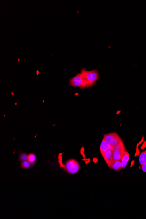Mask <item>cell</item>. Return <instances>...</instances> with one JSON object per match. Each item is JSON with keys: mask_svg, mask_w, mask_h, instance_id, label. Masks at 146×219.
I'll return each instance as SVG.
<instances>
[{"mask_svg": "<svg viewBox=\"0 0 146 219\" xmlns=\"http://www.w3.org/2000/svg\"><path fill=\"white\" fill-rule=\"evenodd\" d=\"M21 166L22 168L23 169H27L29 168L30 166V163L28 161H25L22 162L21 164Z\"/></svg>", "mask_w": 146, "mask_h": 219, "instance_id": "cell-12", "label": "cell"}, {"mask_svg": "<svg viewBox=\"0 0 146 219\" xmlns=\"http://www.w3.org/2000/svg\"><path fill=\"white\" fill-rule=\"evenodd\" d=\"M110 168L116 171H119L123 169L121 161L114 160Z\"/></svg>", "mask_w": 146, "mask_h": 219, "instance_id": "cell-7", "label": "cell"}, {"mask_svg": "<svg viewBox=\"0 0 146 219\" xmlns=\"http://www.w3.org/2000/svg\"><path fill=\"white\" fill-rule=\"evenodd\" d=\"M102 157L105 161L107 165L110 168L112 162L114 161L113 151L112 150H108Z\"/></svg>", "mask_w": 146, "mask_h": 219, "instance_id": "cell-5", "label": "cell"}, {"mask_svg": "<svg viewBox=\"0 0 146 219\" xmlns=\"http://www.w3.org/2000/svg\"><path fill=\"white\" fill-rule=\"evenodd\" d=\"M103 138L105 140L109 145L113 146L119 143L123 142L120 136L116 133H111L106 134Z\"/></svg>", "mask_w": 146, "mask_h": 219, "instance_id": "cell-4", "label": "cell"}, {"mask_svg": "<svg viewBox=\"0 0 146 219\" xmlns=\"http://www.w3.org/2000/svg\"><path fill=\"white\" fill-rule=\"evenodd\" d=\"M36 160V155L33 153H30L29 154L28 157V161L30 163H33Z\"/></svg>", "mask_w": 146, "mask_h": 219, "instance_id": "cell-11", "label": "cell"}, {"mask_svg": "<svg viewBox=\"0 0 146 219\" xmlns=\"http://www.w3.org/2000/svg\"><path fill=\"white\" fill-rule=\"evenodd\" d=\"M69 84L73 87H78L81 89L88 88L86 81L81 73H78L75 76L72 77L69 80Z\"/></svg>", "mask_w": 146, "mask_h": 219, "instance_id": "cell-2", "label": "cell"}, {"mask_svg": "<svg viewBox=\"0 0 146 219\" xmlns=\"http://www.w3.org/2000/svg\"><path fill=\"white\" fill-rule=\"evenodd\" d=\"M141 166L142 170L144 172H146V162Z\"/></svg>", "mask_w": 146, "mask_h": 219, "instance_id": "cell-14", "label": "cell"}, {"mask_svg": "<svg viewBox=\"0 0 146 219\" xmlns=\"http://www.w3.org/2000/svg\"><path fill=\"white\" fill-rule=\"evenodd\" d=\"M28 157V155H27L26 153H23L20 155L19 158L20 161L23 162L24 161H27Z\"/></svg>", "mask_w": 146, "mask_h": 219, "instance_id": "cell-13", "label": "cell"}, {"mask_svg": "<svg viewBox=\"0 0 146 219\" xmlns=\"http://www.w3.org/2000/svg\"><path fill=\"white\" fill-rule=\"evenodd\" d=\"M129 155L127 152H126L125 153L123 157V158L121 160V163H122V167L123 168H125L127 166V164L129 160Z\"/></svg>", "mask_w": 146, "mask_h": 219, "instance_id": "cell-9", "label": "cell"}, {"mask_svg": "<svg viewBox=\"0 0 146 219\" xmlns=\"http://www.w3.org/2000/svg\"><path fill=\"white\" fill-rule=\"evenodd\" d=\"M113 151V159L117 161H121L125 153L127 152L126 149H115Z\"/></svg>", "mask_w": 146, "mask_h": 219, "instance_id": "cell-6", "label": "cell"}, {"mask_svg": "<svg viewBox=\"0 0 146 219\" xmlns=\"http://www.w3.org/2000/svg\"><path fill=\"white\" fill-rule=\"evenodd\" d=\"M139 161L141 165H143L146 162V150L144 152L141 153L140 155Z\"/></svg>", "mask_w": 146, "mask_h": 219, "instance_id": "cell-10", "label": "cell"}, {"mask_svg": "<svg viewBox=\"0 0 146 219\" xmlns=\"http://www.w3.org/2000/svg\"><path fill=\"white\" fill-rule=\"evenodd\" d=\"M81 73L86 81L88 88L94 85L99 78V73L96 69L88 71L85 68H83L81 70Z\"/></svg>", "mask_w": 146, "mask_h": 219, "instance_id": "cell-1", "label": "cell"}, {"mask_svg": "<svg viewBox=\"0 0 146 219\" xmlns=\"http://www.w3.org/2000/svg\"><path fill=\"white\" fill-rule=\"evenodd\" d=\"M100 150L102 156L104 155L105 153L107 152L108 150H109V144L104 138L102 140L101 144Z\"/></svg>", "mask_w": 146, "mask_h": 219, "instance_id": "cell-8", "label": "cell"}, {"mask_svg": "<svg viewBox=\"0 0 146 219\" xmlns=\"http://www.w3.org/2000/svg\"><path fill=\"white\" fill-rule=\"evenodd\" d=\"M64 167V170L70 174H76L79 171L80 168L79 163L74 159L68 160L65 163Z\"/></svg>", "mask_w": 146, "mask_h": 219, "instance_id": "cell-3", "label": "cell"}]
</instances>
